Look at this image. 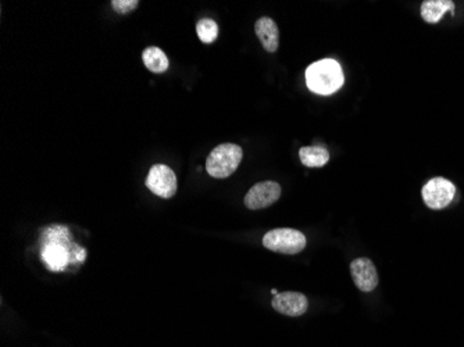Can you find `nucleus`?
I'll use <instances>...</instances> for the list:
<instances>
[{
  "label": "nucleus",
  "mask_w": 464,
  "mask_h": 347,
  "mask_svg": "<svg viewBox=\"0 0 464 347\" xmlns=\"http://www.w3.org/2000/svg\"><path fill=\"white\" fill-rule=\"evenodd\" d=\"M46 243L42 249V260L48 268L53 271H62L71 261H82L85 250L82 248L70 249L68 243V229L65 226L56 225L46 231Z\"/></svg>",
  "instance_id": "obj_1"
},
{
  "label": "nucleus",
  "mask_w": 464,
  "mask_h": 347,
  "mask_svg": "<svg viewBox=\"0 0 464 347\" xmlns=\"http://www.w3.org/2000/svg\"><path fill=\"white\" fill-rule=\"evenodd\" d=\"M306 81L314 94L331 95L343 85V72L335 60L324 59L306 70Z\"/></svg>",
  "instance_id": "obj_2"
},
{
  "label": "nucleus",
  "mask_w": 464,
  "mask_h": 347,
  "mask_svg": "<svg viewBox=\"0 0 464 347\" xmlns=\"http://www.w3.org/2000/svg\"><path fill=\"white\" fill-rule=\"evenodd\" d=\"M244 158L242 148L234 143H222L213 149L206 160V170L213 178H227L239 167Z\"/></svg>",
  "instance_id": "obj_3"
},
{
  "label": "nucleus",
  "mask_w": 464,
  "mask_h": 347,
  "mask_svg": "<svg viewBox=\"0 0 464 347\" xmlns=\"http://www.w3.org/2000/svg\"><path fill=\"white\" fill-rule=\"evenodd\" d=\"M263 246L271 252L298 254L306 248V236L298 229L279 228L264 235Z\"/></svg>",
  "instance_id": "obj_4"
},
{
  "label": "nucleus",
  "mask_w": 464,
  "mask_h": 347,
  "mask_svg": "<svg viewBox=\"0 0 464 347\" xmlns=\"http://www.w3.org/2000/svg\"><path fill=\"white\" fill-rule=\"evenodd\" d=\"M424 203L433 210H442L448 207L456 194V187L453 182L439 177L430 180L421 190Z\"/></svg>",
  "instance_id": "obj_5"
},
{
  "label": "nucleus",
  "mask_w": 464,
  "mask_h": 347,
  "mask_svg": "<svg viewBox=\"0 0 464 347\" xmlns=\"http://www.w3.org/2000/svg\"><path fill=\"white\" fill-rule=\"evenodd\" d=\"M146 187L156 196L170 199L177 193V177L170 167L164 164H156L148 174Z\"/></svg>",
  "instance_id": "obj_6"
},
{
  "label": "nucleus",
  "mask_w": 464,
  "mask_h": 347,
  "mask_svg": "<svg viewBox=\"0 0 464 347\" xmlns=\"http://www.w3.org/2000/svg\"><path fill=\"white\" fill-rule=\"evenodd\" d=\"M281 196V187L274 181H264L253 185L245 196V206L250 210H260L274 204Z\"/></svg>",
  "instance_id": "obj_7"
},
{
  "label": "nucleus",
  "mask_w": 464,
  "mask_h": 347,
  "mask_svg": "<svg viewBox=\"0 0 464 347\" xmlns=\"http://www.w3.org/2000/svg\"><path fill=\"white\" fill-rule=\"evenodd\" d=\"M350 275L362 292H372L378 286V272L370 258L360 257L350 263Z\"/></svg>",
  "instance_id": "obj_8"
},
{
  "label": "nucleus",
  "mask_w": 464,
  "mask_h": 347,
  "mask_svg": "<svg viewBox=\"0 0 464 347\" xmlns=\"http://www.w3.org/2000/svg\"><path fill=\"white\" fill-rule=\"evenodd\" d=\"M273 309L279 314L288 316H303L309 309V300L299 292H282L274 296Z\"/></svg>",
  "instance_id": "obj_9"
},
{
  "label": "nucleus",
  "mask_w": 464,
  "mask_h": 347,
  "mask_svg": "<svg viewBox=\"0 0 464 347\" xmlns=\"http://www.w3.org/2000/svg\"><path fill=\"white\" fill-rule=\"evenodd\" d=\"M254 31L264 48L269 53H276L279 46V26L270 17H261L254 24Z\"/></svg>",
  "instance_id": "obj_10"
},
{
  "label": "nucleus",
  "mask_w": 464,
  "mask_h": 347,
  "mask_svg": "<svg viewBox=\"0 0 464 347\" xmlns=\"http://www.w3.org/2000/svg\"><path fill=\"white\" fill-rule=\"evenodd\" d=\"M446 11L455 13V3L450 0H426L421 3V17L428 24H436Z\"/></svg>",
  "instance_id": "obj_11"
},
{
  "label": "nucleus",
  "mask_w": 464,
  "mask_h": 347,
  "mask_svg": "<svg viewBox=\"0 0 464 347\" xmlns=\"http://www.w3.org/2000/svg\"><path fill=\"white\" fill-rule=\"evenodd\" d=\"M299 158L303 165L309 168H318L328 163L330 153L323 146H305L299 150Z\"/></svg>",
  "instance_id": "obj_12"
},
{
  "label": "nucleus",
  "mask_w": 464,
  "mask_h": 347,
  "mask_svg": "<svg viewBox=\"0 0 464 347\" xmlns=\"http://www.w3.org/2000/svg\"><path fill=\"white\" fill-rule=\"evenodd\" d=\"M142 60L146 68L155 74H161L168 68V59L166 53L156 46L145 49V52L142 53Z\"/></svg>",
  "instance_id": "obj_13"
},
{
  "label": "nucleus",
  "mask_w": 464,
  "mask_h": 347,
  "mask_svg": "<svg viewBox=\"0 0 464 347\" xmlns=\"http://www.w3.org/2000/svg\"><path fill=\"white\" fill-rule=\"evenodd\" d=\"M196 32L199 39L203 43H212L215 42L218 36V26L216 21L212 18H202L196 24Z\"/></svg>",
  "instance_id": "obj_14"
},
{
  "label": "nucleus",
  "mask_w": 464,
  "mask_h": 347,
  "mask_svg": "<svg viewBox=\"0 0 464 347\" xmlns=\"http://www.w3.org/2000/svg\"><path fill=\"white\" fill-rule=\"evenodd\" d=\"M139 1L138 0H113L112 6L113 9L120 13V14H128L132 10H135L138 7Z\"/></svg>",
  "instance_id": "obj_15"
},
{
  "label": "nucleus",
  "mask_w": 464,
  "mask_h": 347,
  "mask_svg": "<svg viewBox=\"0 0 464 347\" xmlns=\"http://www.w3.org/2000/svg\"><path fill=\"white\" fill-rule=\"evenodd\" d=\"M271 293H273L274 296H277V294H279V290H277V289H273V290H271Z\"/></svg>",
  "instance_id": "obj_16"
}]
</instances>
